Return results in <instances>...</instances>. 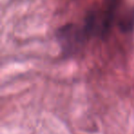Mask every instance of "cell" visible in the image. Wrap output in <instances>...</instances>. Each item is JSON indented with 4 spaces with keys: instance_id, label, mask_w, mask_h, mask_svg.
Returning a JSON list of instances; mask_svg holds the SVG:
<instances>
[{
    "instance_id": "obj_1",
    "label": "cell",
    "mask_w": 134,
    "mask_h": 134,
    "mask_svg": "<svg viewBox=\"0 0 134 134\" xmlns=\"http://www.w3.org/2000/svg\"><path fill=\"white\" fill-rule=\"evenodd\" d=\"M58 37L66 49H73L75 46H77V44L82 42L84 38H86V35L83 30H78L76 26L69 24L65 25L59 30Z\"/></svg>"
},
{
    "instance_id": "obj_2",
    "label": "cell",
    "mask_w": 134,
    "mask_h": 134,
    "mask_svg": "<svg viewBox=\"0 0 134 134\" xmlns=\"http://www.w3.org/2000/svg\"><path fill=\"white\" fill-rule=\"evenodd\" d=\"M119 28L122 31H131L134 28V8L127 12L119 19Z\"/></svg>"
},
{
    "instance_id": "obj_3",
    "label": "cell",
    "mask_w": 134,
    "mask_h": 134,
    "mask_svg": "<svg viewBox=\"0 0 134 134\" xmlns=\"http://www.w3.org/2000/svg\"><path fill=\"white\" fill-rule=\"evenodd\" d=\"M121 2V0H105V11L109 13L110 15L115 16L117 13V9L119 6V3Z\"/></svg>"
}]
</instances>
